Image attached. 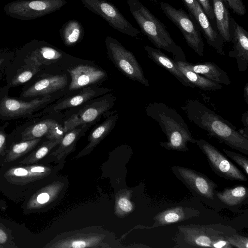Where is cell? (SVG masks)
<instances>
[{
  "instance_id": "cell-26",
  "label": "cell",
  "mask_w": 248,
  "mask_h": 248,
  "mask_svg": "<svg viewBox=\"0 0 248 248\" xmlns=\"http://www.w3.org/2000/svg\"><path fill=\"white\" fill-rule=\"evenodd\" d=\"M214 192L221 202L229 206L239 205L248 197V188L241 185L225 188L221 191L215 190Z\"/></svg>"
},
{
  "instance_id": "cell-17",
  "label": "cell",
  "mask_w": 248,
  "mask_h": 248,
  "mask_svg": "<svg viewBox=\"0 0 248 248\" xmlns=\"http://www.w3.org/2000/svg\"><path fill=\"white\" fill-rule=\"evenodd\" d=\"M193 18L202 31L208 44L218 54L224 55L225 52L224 50V40L212 27L209 19L197 0L195 1Z\"/></svg>"
},
{
  "instance_id": "cell-34",
  "label": "cell",
  "mask_w": 248,
  "mask_h": 248,
  "mask_svg": "<svg viewBox=\"0 0 248 248\" xmlns=\"http://www.w3.org/2000/svg\"><path fill=\"white\" fill-rule=\"evenodd\" d=\"M223 151L229 157L243 169L246 175H248V159L247 157L241 154L226 149H223Z\"/></svg>"
},
{
  "instance_id": "cell-6",
  "label": "cell",
  "mask_w": 248,
  "mask_h": 248,
  "mask_svg": "<svg viewBox=\"0 0 248 248\" xmlns=\"http://www.w3.org/2000/svg\"><path fill=\"white\" fill-rule=\"evenodd\" d=\"M66 3L65 0H16L5 4L3 10L11 17L30 20L55 12Z\"/></svg>"
},
{
  "instance_id": "cell-15",
  "label": "cell",
  "mask_w": 248,
  "mask_h": 248,
  "mask_svg": "<svg viewBox=\"0 0 248 248\" xmlns=\"http://www.w3.org/2000/svg\"><path fill=\"white\" fill-rule=\"evenodd\" d=\"M67 83L66 75H49L36 80L23 91L21 97L29 98L49 95L64 88Z\"/></svg>"
},
{
  "instance_id": "cell-40",
  "label": "cell",
  "mask_w": 248,
  "mask_h": 248,
  "mask_svg": "<svg viewBox=\"0 0 248 248\" xmlns=\"http://www.w3.org/2000/svg\"><path fill=\"white\" fill-rule=\"evenodd\" d=\"M227 235H221L217 237L212 243V248H231L232 247L226 239Z\"/></svg>"
},
{
  "instance_id": "cell-14",
  "label": "cell",
  "mask_w": 248,
  "mask_h": 248,
  "mask_svg": "<svg viewBox=\"0 0 248 248\" xmlns=\"http://www.w3.org/2000/svg\"><path fill=\"white\" fill-rule=\"evenodd\" d=\"M50 172L51 170L48 167L29 165L10 168L4 176L9 182L17 185H26L46 177Z\"/></svg>"
},
{
  "instance_id": "cell-32",
  "label": "cell",
  "mask_w": 248,
  "mask_h": 248,
  "mask_svg": "<svg viewBox=\"0 0 248 248\" xmlns=\"http://www.w3.org/2000/svg\"><path fill=\"white\" fill-rule=\"evenodd\" d=\"M62 139L48 140L44 142L37 149L21 161L22 164H31L36 163L45 157L55 146L58 145Z\"/></svg>"
},
{
  "instance_id": "cell-3",
  "label": "cell",
  "mask_w": 248,
  "mask_h": 248,
  "mask_svg": "<svg viewBox=\"0 0 248 248\" xmlns=\"http://www.w3.org/2000/svg\"><path fill=\"white\" fill-rule=\"evenodd\" d=\"M127 3L142 32L157 48L171 53L175 61L186 62L183 50L159 19L139 0H127Z\"/></svg>"
},
{
  "instance_id": "cell-42",
  "label": "cell",
  "mask_w": 248,
  "mask_h": 248,
  "mask_svg": "<svg viewBox=\"0 0 248 248\" xmlns=\"http://www.w3.org/2000/svg\"><path fill=\"white\" fill-rule=\"evenodd\" d=\"M7 135L4 131L0 129V155H5Z\"/></svg>"
},
{
  "instance_id": "cell-30",
  "label": "cell",
  "mask_w": 248,
  "mask_h": 248,
  "mask_svg": "<svg viewBox=\"0 0 248 248\" xmlns=\"http://www.w3.org/2000/svg\"><path fill=\"white\" fill-rule=\"evenodd\" d=\"M56 189V186L51 185L37 191L29 200L27 204V209L36 210L46 205L55 196Z\"/></svg>"
},
{
  "instance_id": "cell-5",
  "label": "cell",
  "mask_w": 248,
  "mask_h": 248,
  "mask_svg": "<svg viewBox=\"0 0 248 248\" xmlns=\"http://www.w3.org/2000/svg\"><path fill=\"white\" fill-rule=\"evenodd\" d=\"M107 52L115 66L130 79L149 86V81L135 57L115 38L108 36L105 39Z\"/></svg>"
},
{
  "instance_id": "cell-12",
  "label": "cell",
  "mask_w": 248,
  "mask_h": 248,
  "mask_svg": "<svg viewBox=\"0 0 248 248\" xmlns=\"http://www.w3.org/2000/svg\"><path fill=\"white\" fill-rule=\"evenodd\" d=\"M171 170L175 176L189 190L205 198L213 200L217 184L206 175L186 167L173 166Z\"/></svg>"
},
{
  "instance_id": "cell-2",
  "label": "cell",
  "mask_w": 248,
  "mask_h": 248,
  "mask_svg": "<svg viewBox=\"0 0 248 248\" xmlns=\"http://www.w3.org/2000/svg\"><path fill=\"white\" fill-rule=\"evenodd\" d=\"M147 116L156 121L168 140L160 142L161 147L168 150L187 152V143H196L183 118L175 109L162 102H154L146 107Z\"/></svg>"
},
{
  "instance_id": "cell-45",
  "label": "cell",
  "mask_w": 248,
  "mask_h": 248,
  "mask_svg": "<svg viewBox=\"0 0 248 248\" xmlns=\"http://www.w3.org/2000/svg\"><path fill=\"white\" fill-rule=\"evenodd\" d=\"M7 240V235L6 232L0 228V244H4Z\"/></svg>"
},
{
  "instance_id": "cell-21",
  "label": "cell",
  "mask_w": 248,
  "mask_h": 248,
  "mask_svg": "<svg viewBox=\"0 0 248 248\" xmlns=\"http://www.w3.org/2000/svg\"><path fill=\"white\" fill-rule=\"evenodd\" d=\"M118 119V115L114 113L96 127L88 137V144L78 155L77 158L90 154L93 149L111 131Z\"/></svg>"
},
{
  "instance_id": "cell-13",
  "label": "cell",
  "mask_w": 248,
  "mask_h": 248,
  "mask_svg": "<svg viewBox=\"0 0 248 248\" xmlns=\"http://www.w3.org/2000/svg\"><path fill=\"white\" fill-rule=\"evenodd\" d=\"M230 26L233 46L228 55L236 59L238 70L244 72L248 65V32L231 17Z\"/></svg>"
},
{
  "instance_id": "cell-4",
  "label": "cell",
  "mask_w": 248,
  "mask_h": 248,
  "mask_svg": "<svg viewBox=\"0 0 248 248\" xmlns=\"http://www.w3.org/2000/svg\"><path fill=\"white\" fill-rule=\"evenodd\" d=\"M174 248H212V243L221 235H230L236 230L222 224L183 225L178 227Z\"/></svg>"
},
{
  "instance_id": "cell-39",
  "label": "cell",
  "mask_w": 248,
  "mask_h": 248,
  "mask_svg": "<svg viewBox=\"0 0 248 248\" xmlns=\"http://www.w3.org/2000/svg\"><path fill=\"white\" fill-rule=\"evenodd\" d=\"M117 206L124 213H129L133 209V205L126 197L120 198L117 201Z\"/></svg>"
},
{
  "instance_id": "cell-46",
  "label": "cell",
  "mask_w": 248,
  "mask_h": 248,
  "mask_svg": "<svg viewBox=\"0 0 248 248\" xmlns=\"http://www.w3.org/2000/svg\"><path fill=\"white\" fill-rule=\"evenodd\" d=\"M244 97L246 103L248 104V83H246L244 88Z\"/></svg>"
},
{
  "instance_id": "cell-28",
  "label": "cell",
  "mask_w": 248,
  "mask_h": 248,
  "mask_svg": "<svg viewBox=\"0 0 248 248\" xmlns=\"http://www.w3.org/2000/svg\"><path fill=\"white\" fill-rule=\"evenodd\" d=\"M175 62L179 70L195 87L205 91H215L223 88L221 84L212 81L201 75L187 69L183 66L179 61Z\"/></svg>"
},
{
  "instance_id": "cell-23",
  "label": "cell",
  "mask_w": 248,
  "mask_h": 248,
  "mask_svg": "<svg viewBox=\"0 0 248 248\" xmlns=\"http://www.w3.org/2000/svg\"><path fill=\"white\" fill-rule=\"evenodd\" d=\"M91 124H83L66 133L58 144L59 146L57 149L51 155L60 159L73 152L76 148L78 140L85 133Z\"/></svg>"
},
{
  "instance_id": "cell-8",
  "label": "cell",
  "mask_w": 248,
  "mask_h": 248,
  "mask_svg": "<svg viewBox=\"0 0 248 248\" xmlns=\"http://www.w3.org/2000/svg\"><path fill=\"white\" fill-rule=\"evenodd\" d=\"M196 144L216 174L227 180L247 181L245 174L214 145L203 139L197 140Z\"/></svg>"
},
{
  "instance_id": "cell-1",
  "label": "cell",
  "mask_w": 248,
  "mask_h": 248,
  "mask_svg": "<svg viewBox=\"0 0 248 248\" xmlns=\"http://www.w3.org/2000/svg\"><path fill=\"white\" fill-rule=\"evenodd\" d=\"M187 118L209 136L248 155V139L236 127L197 99H188L182 107Z\"/></svg>"
},
{
  "instance_id": "cell-35",
  "label": "cell",
  "mask_w": 248,
  "mask_h": 248,
  "mask_svg": "<svg viewBox=\"0 0 248 248\" xmlns=\"http://www.w3.org/2000/svg\"><path fill=\"white\" fill-rule=\"evenodd\" d=\"M226 239L232 247L237 248H248V238L238 234L237 232L225 236Z\"/></svg>"
},
{
  "instance_id": "cell-31",
  "label": "cell",
  "mask_w": 248,
  "mask_h": 248,
  "mask_svg": "<svg viewBox=\"0 0 248 248\" xmlns=\"http://www.w3.org/2000/svg\"><path fill=\"white\" fill-rule=\"evenodd\" d=\"M41 138L21 141L13 144L8 151L5 162L13 161L32 150L41 141Z\"/></svg>"
},
{
  "instance_id": "cell-22",
  "label": "cell",
  "mask_w": 248,
  "mask_h": 248,
  "mask_svg": "<svg viewBox=\"0 0 248 248\" xmlns=\"http://www.w3.org/2000/svg\"><path fill=\"white\" fill-rule=\"evenodd\" d=\"M212 1L217 32L224 42H231V16L226 4L223 0H212Z\"/></svg>"
},
{
  "instance_id": "cell-44",
  "label": "cell",
  "mask_w": 248,
  "mask_h": 248,
  "mask_svg": "<svg viewBox=\"0 0 248 248\" xmlns=\"http://www.w3.org/2000/svg\"><path fill=\"white\" fill-rule=\"evenodd\" d=\"M10 55L7 52H0V68L4 65V63L8 61Z\"/></svg>"
},
{
  "instance_id": "cell-20",
  "label": "cell",
  "mask_w": 248,
  "mask_h": 248,
  "mask_svg": "<svg viewBox=\"0 0 248 248\" xmlns=\"http://www.w3.org/2000/svg\"><path fill=\"white\" fill-rule=\"evenodd\" d=\"M179 62L187 69L201 75L216 83L226 85H229L232 83L226 72L214 62L191 63L187 62Z\"/></svg>"
},
{
  "instance_id": "cell-9",
  "label": "cell",
  "mask_w": 248,
  "mask_h": 248,
  "mask_svg": "<svg viewBox=\"0 0 248 248\" xmlns=\"http://www.w3.org/2000/svg\"><path fill=\"white\" fill-rule=\"evenodd\" d=\"M80 0L86 8L102 17L118 31L133 37L140 33L111 3L105 0Z\"/></svg>"
},
{
  "instance_id": "cell-11",
  "label": "cell",
  "mask_w": 248,
  "mask_h": 248,
  "mask_svg": "<svg viewBox=\"0 0 248 248\" xmlns=\"http://www.w3.org/2000/svg\"><path fill=\"white\" fill-rule=\"evenodd\" d=\"M115 100L111 94H108L86 105L64 122V133L80 125L94 123L112 108Z\"/></svg>"
},
{
  "instance_id": "cell-37",
  "label": "cell",
  "mask_w": 248,
  "mask_h": 248,
  "mask_svg": "<svg viewBox=\"0 0 248 248\" xmlns=\"http://www.w3.org/2000/svg\"><path fill=\"white\" fill-rule=\"evenodd\" d=\"M64 135L63 127L57 123L50 129L46 137L48 140H60Z\"/></svg>"
},
{
  "instance_id": "cell-25",
  "label": "cell",
  "mask_w": 248,
  "mask_h": 248,
  "mask_svg": "<svg viewBox=\"0 0 248 248\" xmlns=\"http://www.w3.org/2000/svg\"><path fill=\"white\" fill-rule=\"evenodd\" d=\"M24 64L17 69L7 85L8 88L16 87L31 80L38 72L41 65L34 60L24 57Z\"/></svg>"
},
{
  "instance_id": "cell-16",
  "label": "cell",
  "mask_w": 248,
  "mask_h": 248,
  "mask_svg": "<svg viewBox=\"0 0 248 248\" xmlns=\"http://www.w3.org/2000/svg\"><path fill=\"white\" fill-rule=\"evenodd\" d=\"M71 78L69 91H74L103 80L106 74L103 70L89 65L79 64L68 70Z\"/></svg>"
},
{
  "instance_id": "cell-27",
  "label": "cell",
  "mask_w": 248,
  "mask_h": 248,
  "mask_svg": "<svg viewBox=\"0 0 248 248\" xmlns=\"http://www.w3.org/2000/svg\"><path fill=\"white\" fill-rule=\"evenodd\" d=\"M60 34L64 44L67 46H72L81 41L84 36V30L79 21L71 19L62 25L60 30Z\"/></svg>"
},
{
  "instance_id": "cell-7",
  "label": "cell",
  "mask_w": 248,
  "mask_h": 248,
  "mask_svg": "<svg viewBox=\"0 0 248 248\" xmlns=\"http://www.w3.org/2000/svg\"><path fill=\"white\" fill-rule=\"evenodd\" d=\"M160 7L180 30L188 46L199 56H203L204 44L200 29L193 18L182 8L177 9L168 3L161 2Z\"/></svg>"
},
{
  "instance_id": "cell-36",
  "label": "cell",
  "mask_w": 248,
  "mask_h": 248,
  "mask_svg": "<svg viewBox=\"0 0 248 248\" xmlns=\"http://www.w3.org/2000/svg\"><path fill=\"white\" fill-rule=\"evenodd\" d=\"M223 1L235 13L239 16L245 15L246 9L242 0H223Z\"/></svg>"
},
{
  "instance_id": "cell-29",
  "label": "cell",
  "mask_w": 248,
  "mask_h": 248,
  "mask_svg": "<svg viewBox=\"0 0 248 248\" xmlns=\"http://www.w3.org/2000/svg\"><path fill=\"white\" fill-rule=\"evenodd\" d=\"M57 123L53 119H48L29 126L21 133V141L41 138Z\"/></svg>"
},
{
  "instance_id": "cell-18",
  "label": "cell",
  "mask_w": 248,
  "mask_h": 248,
  "mask_svg": "<svg viewBox=\"0 0 248 248\" xmlns=\"http://www.w3.org/2000/svg\"><path fill=\"white\" fill-rule=\"evenodd\" d=\"M200 215L199 210L191 207L181 206L170 207L159 212L153 217L155 222L152 227L171 225L197 217Z\"/></svg>"
},
{
  "instance_id": "cell-33",
  "label": "cell",
  "mask_w": 248,
  "mask_h": 248,
  "mask_svg": "<svg viewBox=\"0 0 248 248\" xmlns=\"http://www.w3.org/2000/svg\"><path fill=\"white\" fill-rule=\"evenodd\" d=\"M102 238L99 235L91 237V238H86L85 236H78L72 239H69L61 243H59L57 246L55 247L61 248H86L93 247L96 245L100 244Z\"/></svg>"
},
{
  "instance_id": "cell-43",
  "label": "cell",
  "mask_w": 248,
  "mask_h": 248,
  "mask_svg": "<svg viewBox=\"0 0 248 248\" xmlns=\"http://www.w3.org/2000/svg\"><path fill=\"white\" fill-rule=\"evenodd\" d=\"M196 0H182L185 6L188 11L190 16L193 18L194 12L195 1Z\"/></svg>"
},
{
  "instance_id": "cell-38",
  "label": "cell",
  "mask_w": 248,
  "mask_h": 248,
  "mask_svg": "<svg viewBox=\"0 0 248 248\" xmlns=\"http://www.w3.org/2000/svg\"><path fill=\"white\" fill-rule=\"evenodd\" d=\"M202 7L207 17L211 21L215 19L213 7L210 0H196Z\"/></svg>"
},
{
  "instance_id": "cell-41",
  "label": "cell",
  "mask_w": 248,
  "mask_h": 248,
  "mask_svg": "<svg viewBox=\"0 0 248 248\" xmlns=\"http://www.w3.org/2000/svg\"><path fill=\"white\" fill-rule=\"evenodd\" d=\"M241 121L243 124L244 128L238 130L239 132L245 137L248 139V111L247 110L242 115Z\"/></svg>"
},
{
  "instance_id": "cell-19",
  "label": "cell",
  "mask_w": 248,
  "mask_h": 248,
  "mask_svg": "<svg viewBox=\"0 0 248 248\" xmlns=\"http://www.w3.org/2000/svg\"><path fill=\"white\" fill-rule=\"evenodd\" d=\"M149 58L157 65L164 68L175 77L183 85L194 88L192 84L179 70L175 61L162 52L159 49L146 46L144 47Z\"/></svg>"
},
{
  "instance_id": "cell-10",
  "label": "cell",
  "mask_w": 248,
  "mask_h": 248,
  "mask_svg": "<svg viewBox=\"0 0 248 248\" xmlns=\"http://www.w3.org/2000/svg\"><path fill=\"white\" fill-rule=\"evenodd\" d=\"M0 93V119L11 120L32 114L46 105L51 100L50 94L39 96L26 101L10 97Z\"/></svg>"
},
{
  "instance_id": "cell-24",
  "label": "cell",
  "mask_w": 248,
  "mask_h": 248,
  "mask_svg": "<svg viewBox=\"0 0 248 248\" xmlns=\"http://www.w3.org/2000/svg\"><path fill=\"white\" fill-rule=\"evenodd\" d=\"M110 91L109 89L105 88H85L79 93L67 98L59 103L54 107V110L57 112L64 109L77 107Z\"/></svg>"
}]
</instances>
